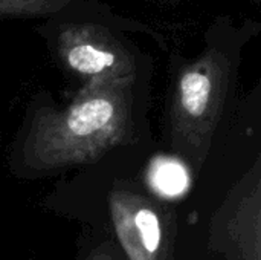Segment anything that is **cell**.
Instances as JSON below:
<instances>
[{
    "mask_svg": "<svg viewBox=\"0 0 261 260\" xmlns=\"http://www.w3.org/2000/svg\"><path fill=\"white\" fill-rule=\"evenodd\" d=\"M261 23L231 14L214 17L203 48L193 57L173 55L170 86V141L174 150L200 167L237 83L242 54L258 37Z\"/></svg>",
    "mask_w": 261,
    "mask_h": 260,
    "instance_id": "cell-1",
    "label": "cell"
},
{
    "mask_svg": "<svg viewBox=\"0 0 261 260\" xmlns=\"http://www.w3.org/2000/svg\"><path fill=\"white\" fill-rule=\"evenodd\" d=\"M141 75L89 83L67 106L38 109L23 143L24 162L35 170L70 167L125 144Z\"/></svg>",
    "mask_w": 261,
    "mask_h": 260,
    "instance_id": "cell-2",
    "label": "cell"
},
{
    "mask_svg": "<svg viewBox=\"0 0 261 260\" xmlns=\"http://www.w3.org/2000/svg\"><path fill=\"white\" fill-rule=\"evenodd\" d=\"M34 31L58 66L84 84L142 74L148 58L132 34L151 35L164 46V37L153 28L118 14L101 0H70Z\"/></svg>",
    "mask_w": 261,
    "mask_h": 260,
    "instance_id": "cell-3",
    "label": "cell"
},
{
    "mask_svg": "<svg viewBox=\"0 0 261 260\" xmlns=\"http://www.w3.org/2000/svg\"><path fill=\"white\" fill-rule=\"evenodd\" d=\"M110 216L128 260H170L171 244L162 208L142 195L115 188L109 196Z\"/></svg>",
    "mask_w": 261,
    "mask_h": 260,
    "instance_id": "cell-4",
    "label": "cell"
},
{
    "mask_svg": "<svg viewBox=\"0 0 261 260\" xmlns=\"http://www.w3.org/2000/svg\"><path fill=\"white\" fill-rule=\"evenodd\" d=\"M147 182L150 188L167 199L184 196L191 184L187 164L174 156H156L147 170Z\"/></svg>",
    "mask_w": 261,
    "mask_h": 260,
    "instance_id": "cell-5",
    "label": "cell"
},
{
    "mask_svg": "<svg viewBox=\"0 0 261 260\" xmlns=\"http://www.w3.org/2000/svg\"><path fill=\"white\" fill-rule=\"evenodd\" d=\"M70 0H0V21H43Z\"/></svg>",
    "mask_w": 261,
    "mask_h": 260,
    "instance_id": "cell-6",
    "label": "cell"
},
{
    "mask_svg": "<svg viewBox=\"0 0 261 260\" xmlns=\"http://www.w3.org/2000/svg\"><path fill=\"white\" fill-rule=\"evenodd\" d=\"M150 2H154V3H161V5H170V6H177L180 3H185L188 0H150Z\"/></svg>",
    "mask_w": 261,
    "mask_h": 260,
    "instance_id": "cell-7",
    "label": "cell"
},
{
    "mask_svg": "<svg viewBox=\"0 0 261 260\" xmlns=\"http://www.w3.org/2000/svg\"><path fill=\"white\" fill-rule=\"evenodd\" d=\"M89 260H113L109 254H106V253H98V254H95V256H92V257H89Z\"/></svg>",
    "mask_w": 261,
    "mask_h": 260,
    "instance_id": "cell-8",
    "label": "cell"
},
{
    "mask_svg": "<svg viewBox=\"0 0 261 260\" xmlns=\"http://www.w3.org/2000/svg\"><path fill=\"white\" fill-rule=\"evenodd\" d=\"M249 2H251V3H252V5H254L255 8H258V6L261 5V0H249Z\"/></svg>",
    "mask_w": 261,
    "mask_h": 260,
    "instance_id": "cell-9",
    "label": "cell"
}]
</instances>
